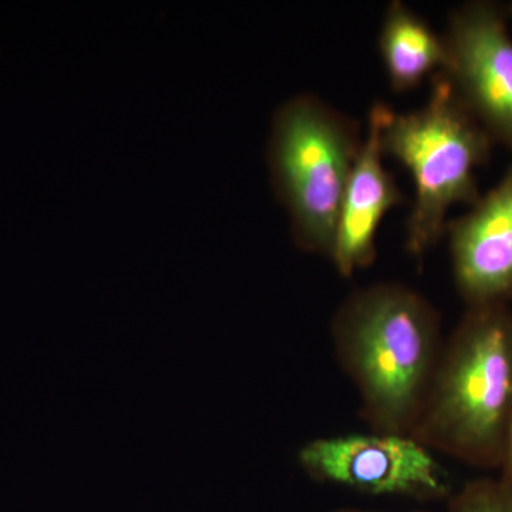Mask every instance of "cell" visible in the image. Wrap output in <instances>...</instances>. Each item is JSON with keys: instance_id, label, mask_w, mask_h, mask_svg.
Listing matches in <instances>:
<instances>
[{"instance_id": "obj_2", "label": "cell", "mask_w": 512, "mask_h": 512, "mask_svg": "<svg viewBox=\"0 0 512 512\" xmlns=\"http://www.w3.org/2000/svg\"><path fill=\"white\" fill-rule=\"evenodd\" d=\"M512 416V309L467 308L447 340L410 437L478 468H500Z\"/></svg>"}, {"instance_id": "obj_12", "label": "cell", "mask_w": 512, "mask_h": 512, "mask_svg": "<svg viewBox=\"0 0 512 512\" xmlns=\"http://www.w3.org/2000/svg\"><path fill=\"white\" fill-rule=\"evenodd\" d=\"M333 512H367V511H360V510H338V511H333ZM414 512H427V511H414Z\"/></svg>"}, {"instance_id": "obj_7", "label": "cell", "mask_w": 512, "mask_h": 512, "mask_svg": "<svg viewBox=\"0 0 512 512\" xmlns=\"http://www.w3.org/2000/svg\"><path fill=\"white\" fill-rule=\"evenodd\" d=\"M458 295L471 306L512 299V163L500 183L480 195L467 214L448 222Z\"/></svg>"}, {"instance_id": "obj_3", "label": "cell", "mask_w": 512, "mask_h": 512, "mask_svg": "<svg viewBox=\"0 0 512 512\" xmlns=\"http://www.w3.org/2000/svg\"><path fill=\"white\" fill-rule=\"evenodd\" d=\"M429 100L420 109L384 117L380 147L409 171L414 184L404 248L414 259L426 256L447 231V214L480 198L477 168L490 160L493 138L474 119L446 74L431 77Z\"/></svg>"}, {"instance_id": "obj_5", "label": "cell", "mask_w": 512, "mask_h": 512, "mask_svg": "<svg viewBox=\"0 0 512 512\" xmlns=\"http://www.w3.org/2000/svg\"><path fill=\"white\" fill-rule=\"evenodd\" d=\"M298 461L313 480L359 493L419 501L448 500L454 493L446 468L410 436L370 431L319 437L299 450Z\"/></svg>"}, {"instance_id": "obj_13", "label": "cell", "mask_w": 512, "mask_h": 512, "mask_svg": "<svg viewBox=\"0 0 512 512\" xmlns=\"http://www.w3.org/2000/svg\"><path fill=\"white\" fill-rule=\"evenodd\" d=\"M508 10H510V13H511V16H512V3L510 5V8H508Z\"/></svg>"}, {"instance_id": "obj_6", "label": "cell", "mask_w": 512, "mask_h": 512, "mask_svg": "<svg viewBox=\"0 0 512 512\" xmlns=\"http://www.w3.org/2000/svg\"><path fill=\"white\" fill-rule=\"evenodd\" d=\"M444 74L493 141L512 150V37L500 6L474 0L458 6L444 33Z\"/></svg>"}, {"instance_id": "obj_9", "label": "cell", "mask_w": 512, "mask_h": 512, "mask_svg": "<svg viewBox=\"0 0 512 512\" xmlns=\"http://www.w3.org/2000/svg\"><path fill=\"white\" fill-rule=\"evenodd\" d=\"M377 46L390 87L396 93L417 89L447 67L444 35L402 0H393L387 6Z\"/></svg>"}, {"instance_id": "obj_4", "label": "cell", "mask_w": 512, "mask_h": 512, "mask_svg": "<svg viewBox=\"0 0 512 512\" xmlns=\"http://www.w3.org/2000/svg\"><path fill=\"white\" fill-rule=\"evenodd\" d=\"M359 123L311 93L276 109L266 160L296 247L332 255L340 207L362 147Z\"/></svg>"}, {"instance_id": "obj_11", "label": "cell", "mask_w": 512, "mask_h": 512, "mask_svg": "<svg viewBox=\"0 0 512 512\" xmlns=\"http://www.w3.org/2000/svg\"><path fill=\"white\" fill-rule=\"evenodd\" d=\"M501 471L498 480L505 485L507 490L512 493V416L510 420V426H508L507 441H505V450L503 461L501 466L498 468Z\"/></svg>"}, {"instance_id": "obj_1", "label": "cell", "mask_w": 512, "mask_h": 512, "mask_svg": "<svg viewBox=\"0 0 512 512\" xmlns=\"http://www.w3.org/2000/svg\"><path fill=\"white\" fill-rule=\"evenodd\" d=\"M332 339L370 430L410 436L444 345L436 308L409 286L379 282L343 301Z\"/></svg>"}, {"instance_id": "obj_10", "label": "cell", "mask_w": 512, "mask_h": 512, "mask_svg": "<svg viewBox=\"0 0 512 512\" xmlns=\"http://www.w3.org/2000/svg\"><path fill=\"white\" fill-rule=\"evenodd\" d=\"M447 512H512V493L498 478H477L451 494Z\"/></svg>"}, {"instance_id": "obj_8", "label": "cell", "mask_w": 512, "mask_h": 512, "mask_svg": "<svg viewBox=\"0 0 512 512\" xmlns=\"http://www.w3.org/2000/svg\"><path fill=\"white\" fill-rule=\"evenodd\" d=\"M390 107L376 101L367 114L366 137L353 165L340 207L330 261L343 278L369 268L377 256L376 237L387 212L406 201L383 164L380 131Z\"/></svg>"}]
</instances>
